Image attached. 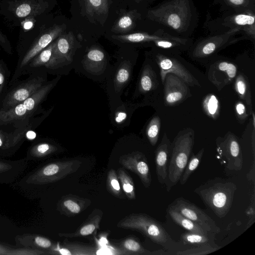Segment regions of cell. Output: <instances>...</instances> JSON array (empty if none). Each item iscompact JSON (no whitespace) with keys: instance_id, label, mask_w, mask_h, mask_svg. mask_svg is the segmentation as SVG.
Instances as JSON below:
<instances>
[{"instance_id":"45","label":"cell","mask_w":255,"mask_h":255,"mask_svg":"<svg viewBox=\"0 0 255 255\" xmlns=\"http://www.w3.org/2000/svg\"><path fill=\"white\" fill-rule=\"evenodd\" d=\"M246 214L248 216L249 220L246 226V229L249 228L255 222V189L253 193L251 202L246 210Z\"/></svg>"},{"instance_id":"34","label":"cell","mask_w":255,"mask_h":255,"mask_svg":"<svg viewBox=\"0 0 255 255\" xmlns=\"http://www.w3.org/2000/svg\"><path fill=\"white\" fill-rule=\"evenodd\" d=\"M158 86V81L155 73L149 66L143 70L139 81V88L142 92H147Z\"/></svg>"},{"instance_id":"31","label":"cell","mask_w":255,"mask_h":255,"mask_svg":"<svg viewBox=\"0 0 255 255\" xmlns=\"http://www.w3.org/2000/svg\"><path fill=\"white\" fill-rule=\"evenodd\" d=\"M117 175L122 190L126 196L129 200H134L135 187L132 178L123 168H119L117 170Z\"/></svg>"},{"instance_id":"52","label":"cell","mask_w":255,"mask_h":255,"mask_svg":"<svg viewBox=\"0 0 255 255\" xmlns=\"http://www.w3.org/2000/svg\"><path fill=\"white\" fill-rule=\"evenodd\" d=\"M141 0H135V1L136 2H140Z\"/></svg>"},{"instance_id":"36","label":"cell","mask_w":255,"mask_h":255,"mask_svg":"<svg viewBox=\"0 0 255 255\" xmlns=\"http://www.w3.org/2000/svg\"><path fill=\"white\" fill-rule=\"evenodd\" d=\"M106 188L108 191L114 197L123 199V190L115 170L110 169L107 174Z\"/></svg>"},{"instance_id":"1","label":"cell","mask_w":255,"mask_h":255,"mask_svg":"<svg viewBox=\"0 0 255 255\" xmlns=\"http://www.w3.org/2000/svg\"><path fill=\"white\" fill-rule=\"evenodd\" d=\"M118 228L140 232L154 243L161 246L169 255L186 249L180 242L174 241L161 223L145 213H132L120 220Z\"/></svg>"},{"instance_id":"18","label":"cell","mask_w":255,"mask_h":255,"mask_svg":"<svg viewBox=\"0 0 255 255\" xmlns=\"http://www.w3.org/2000/svg\"><path fill=\"white\" fill-rule=\"evenodd\" d=\"M91 204L90 199L73 194L63 196L57 204V210L61 214L70 217L78 215Z\"/></svg>"},{"instance_id":"5","label":"cell","mask_w":255,"mask_h":255,"mask_svg":"<svg viewBox=\"0 0 255 255\" xmlns=\"http://www.w3.org/2000/svg\"><path fill=\"white\" fill-rule=\"evenodd\" d=\"M191 16L188 0H170L147 12L150 20L179 32L185 31L189 27Z\"/></svg>"},{"instance_id":"46","label":"cell","mask_w":255,"mask_h":255,"mask_svg":"<svg viewBox=\"0 0 255 255\" xmlns=\"http://www.w3.org/2000/svg\"><path fill=\"white\" fill-rule=\"evenodd\" d=\"M129 77V72L128 69L123 67L118 71L116 75V82L119 85H122L128 81Z\"/></svg>"},{"instance_id":"17","label":"cell","mask_w":255,"mask_h":255,"mask_svg":"<svg viewBox=\"0 0 255 255\" xmlns=\"http://www.w3.org/2000/svg\"><path fill=\"white\" fill-rule=\"evenodd\" d=\"M171 142L166 133L155 151V171L158 182L165 184L167 180Z\"/></svg>"},{"instance_id":"30","label":"cell","mask_w":255,"mask_h":255,"mask_svg":"<svg viewBox=\"0 0 255 255\" xmlns=\"http://www.w3.org/2000/svg\"><path fill=\"white\" fill-rule=\"evenodd\" d=\"M57 147L49 142H40L31 146L27 152L29 159L40 158L55 152Z\"/></svg>"},{"instance_id":"19","label":"cell","mask_w":255,"mask_h":255,"mask_svg":"<svg viewBox=\"0 0 255 255\" xmlns=\"http://www.w3.org/2000/svg\"><path fill=\"white\" fill-rule=\"evenodd\" d=\"M254 9H247L227 17L223 25L232 28L238 27L253 40L255 37ZM231 28V29H232Z\"/></svg>"},{"instance_id":"32","label":"cell","mask_w":255,"mask_h":255,"mask_svg":"<svg viewBox=\"0 0 255 255\" xmlns=\"http://www.w3.org/2000/svg\"><path fill=\"white\" fill-rule=\"evenodd\" d=\"M204 152V148H202L196 154L193 153L191 155L185 168L179 179V183L184 185L188 180L191 174L195 171L200 165Z\"/></svg>"},{"instance_id":"37","label":"cell","mask_w":255,"mask_h":255,"mask_svg":"<svg viewBox=\"0 0 255 255\" xmlns=\"http://www.w3.org/2000/svg\"><path fill=\"white\" fill-rule=\"evenodd\" d=\"M105 61L104 53L100 49L93 48L89 50L86 56V65L87 69H96L102 65Z\"/></svg>"},{"instance_id":"4","label":"cell","mask_w":255,"mask_h":255,"mask_svg":"<svg viewBox=\"0 0 255 255\" xmlns=\"http://www.w3.org/2000/svg\"><path fill=\"white\" fill-rule=\"evenodd\" d=\"M195 132L190 128L180 130L171 143L167 180L165 185L169 192L175 185L192 153Z\"/></svg>"},{"instance_id":"15","label":"cell","mask_w":255,"mask_h":255,"mask_svg":"<svg viewBox=\"0 0 255 255\" xmlns=\"http://www.w3.org/2000/svg\"><path fill=\"white\" fill-rule=\"evenodd\" d=\"M119 162L123 167L136 174L145 188H148L151 183V175L147 159L140 151L122 155Z\"/></svg>"},{"instance_id":"41","label":"cell","mask_w":255,"mask_h":255,"mask_svg":"<svg viewBox=\"0 0 255 255\" xmlns=\"http://www.w3.org/2000/svg\"><path fill=\"white\" fill-rule=\"evenodd\" d=\"M42 8V6L38 5L36 6L29 2H23L18 5L15 9V13L19 17H25L33 14L38 12Z\"/></svg>"},{"instance_id":"23","label":"cell","mask_w":255,"mask_h":255,"mask_svg":"<svg viewBox=\"0 0 255 255\" xmlns=\"http://www.w3.org/2000/svg\"><path fill=\"white\" fill-rule=\"evenodd\" d=\"M15 240L17 244L24 247L45 250L48 252L54 250L57 246L49 239L38 235L25 234L17 236Z\"/></svg>"},{"instance_id":"14","label":"cell","mask_w":255,"mask_h":255,"mask_svg":"<svg viewBox=\"0 0 255 255\" xmlns=\"http://www.w3.org/2000/svg\"><path fill=\"white\" fill-rule=\"evenodd\" d=\"M163 84L164 103L167 106L177 105L191 96L188 85L173 74H167Z\"/></svg>"},{"instance_id":"27","label":"cell","mask_w":255,"mask_h":255,"mask_svg":"<svg viewBox=\"0 0 255 255\" xmlns=\"http://www.w3.org/2000/svg\"><path fill=\"white\" fill-rule=\"evenodd\" d=\"M53 47L54 41L30 61L23 71L22 75L30 74L39 68L44 66L50 59Z\"/></svg>"},{"instance_id":"26","label":"cell","mask_w":255,"mask_h":255,"mask_svg":"<svg viewBox=\"0 0 255 255\" xmlns=\"http://www.w3.org/2000/svg\"><path fill=\"white\" fill-rule=\"evenodd\" d=\"M167 212L176 224L186 229L188 232L204 235L211 233L204 230L198 225L168 206Z\"/></svg>"},{"instance_id":"50","label":"cell","mask_w":255,"mask_h":255,"mask_svg":"<svg viewBox=\"0 0 255 255\" xmlns=\"http://www.w3.org/2000/svg\"><path fill=\"white\" fill-rule=\"evenodd\" d=\"M36 133L32 130H29L26 132V137L28 139H33L36 137Z\"/></svg>"},{"instance_id":"39","label":"cell","mask_w":255,"mask_h":255,"mask_svg":"<svg viewBox=\"0 0 255 255\" xmlns=\"http://www.w3.org/2000/svg\"><path fill=\"white\" fill-rule=\"evenodd\" d=\"M47 254L42 250L32 249H12L0 244V255H39Z\"/></svg>"},{"instance_id":"8","label":"cell","mask_w":255,"mask_h":255,"mask_svg":"<svg viewBox=\"0 0 255 255\" xmlns=\"http://www.w3.org/2000/svg\"><path fill=\"white\" fill-rule=\"evenodd\" d=\"M82 162L78 159L57 161L46 164L27 179L28 183L44 184L60 180L76 172Z\"/></svg>"},{"instance_id":"43","label":"cell","mask_w":255,"mask_h":255,"mask_svg":"<svg viewBox=\"0 0 255 255\" xmlns=\"http://www.w3.org/2000/svg\"><path fill=\"white\" fill-rule=\"evenodd\" d=\"M8 70L6 65L0 62V97L7 90V83Z\"/></svg>"},{"instance_id":"47","label":"cell","mask_w":255,"mask_h":255,"mask_svg":"<svg viewBox=\"0 0 255 255\" xmlns=\"http://www.w3.org/2000/svg\"><path fill=\"white\" fill-rule=\"evenodd\" d=\"M0 45L8 53L11 54L12 50L10 44L6 36L0 31Z\"/></svg>"},{"instance_id":"33","label":"cell","mask_w":255,"mask_h":255,"mask_svg":"<svg viewBox=\"0 0 255 255\" xmlns=\"http://www.w3.org/2000/svg\"><path fill=\"white\" fill-rule=\"evenodd\" d=\"M86 13L91 16L108 13L110 5L109 0H84Z\"/></svg>"},{"instance_id":"11","label":"cell","mask_w":255,"mask_h":255,"mask_svg":"<svg viewBox=\"0 0 255 255\" xmlns=\"http://www.w3.org/2000/svg\"><path fill=\"white\" fill-rule=\"evenodd\" d=\"M155 61L159 67L162 84L167 74H172L183 80L188 86H200L198 81L177 59L165 53H157Z\"/></svg>"},{"instance_id":"20","label":"cell","mask_w":255,"mask_h":255,"mask_svg":"<svg viewBox=\"0 0 255 255\" xmlns=\"http://www.w3.org/2000/svg\"><path fill=\"white\" fill-rule=\"evenodd\" d=\"M35 123L12 130L0 129V150H12L19 146L26 138V132L36 126Z\"/></svg>"},{"instance_id":"2","label":"cell","mask_w":255,"mask_h":255,"mask_svg":"<svg viewBox=\"0 0 255 255\" xmlns=\"http://www.w3.org/2000/svg\"><path fill=\"white\" fill-rule=\"evenodd\" d=\"M56 83L55 80L46 83L23 102L5 110H0V129L12 130L36 122L34 117L41 103Z\"/></svg>"},{"instance_id":"21","label":"cell","mask_w":255,"mask_h":255,"mask_svg":"<svg viewBox=\"0 0 255 255\" xmlns=\"http://www.w3.org/2000/svg\"><path fill=\"white\" fill-rule=\"evenodd\" d=\"M103 216V211L96 208L75 231L73 233H59L58 235L61 237L72 238L92 235L100 228Z\"/></svg>"},{"instance_id":"25","label":"cell","mask_w":255,"mask_h":255,"mask_svg":"<svg viewBox=\"0 0 255 255\" xmlns=\"http://www.w3.org/2000/svg\"><path fill=\"white\" fill-rule=\"evenodd\" d=\"M95 248L89 246L80 245L64 242L60 247L58 245L56 249L48 252L50 255H96Z\"/></svg>"},{"instance_id":"38","label":"cell","mask_w":255,"mask_h":255,"mask_svg":"<svg viewBox=\"0 0 255 255\" xmlns=\"http://www.w3.org/2000/svg\"><path fill=\"white\" fill-rule=\"evenodd\" d=\"M161 127L160 119L154 117L149 123L146 130L147 137L150 144L154 146L157 142Z\"/></svg>"},{"instance_id":"48","label":"cell","mask_w":255,"mask_h":255,"mask_svg":"<svg viewBox=\"0 0 255 255\" xmlns=\"http://www.w3.org/2000/svg\"><path fill=\"white\" fill-rule=\"evenodd\" d=\"M12 168L11 165L5 162L0 161V173L7 171Z\"/></svg>"},{"instance_id":"7","label":"cell","mask_w":255,"mask_h":255,"mask_svg":"<svg viewBox=\"0 0 255 255\" xmlns=\"http://www.w3.org/2000/svg\"><path fill=\"white\" fill-rule=\"evenodd\" d=\"M217 158L227 174L240 171L243 166V156L237 137L229 132L216 140Z\"/></svg>"},{"instance_id":"16","label":"cell","mask_w":255,"mask_h":255,"mask_svg":"<svg viewBox=\"0 0 255 255\" xmlns=\"http://www.w3.org/2000/svg\"><path fill=\"white\" fill-rule=\"evenodd\" d=\"M237 68L233 63L220 60L210 65L208 72L209 81L217 88L222 90L235 79Z\"/></svg>"},{"instance_id":"49","label":"cell","mask_w":255,"mask_h":255,"mask_svg":"<svg viewBox=\"0 0 255 255\" xmlns=\"http://www.w3.org/2000/svg\"><path fill=\"white\" fill-rule=\"evenodd\" d=\"M127 118V114L125 112H118L116 116L115 120L117 123H121Z\"/></svg>"},{"instance_id":"6","label":"cell","mask_w":255,"mask_h":255,"mask_svg":"<svg viewBox=\"0 0 255 255\" xmlns=\"http://www.w3.org/2000/svg\"><path fill=\"white\" fill-rule=\"evenodd\" d=\"M46 83L45 78L37 70L25 80L17 81L0 97V110L9 109L23 102Z\"/></svg>"},{"instance_id":"22","label":"cell","mask_w":255,"mask_h":255,"mask_svg":"<svg viewBox=\"0 0 255 255\" xmlns=\"http://www.w3.org/2000/svg\"><path fill=\"white\" fill-rule=\"evenodd\" d=\"M118 249L126 255H169L168 252L162 250L154 251L148 250L142 246L137 239L133 237H129L122 240L119 243Z\"/></svg>"},{"instance_id":"29","label":"cell","mask_w":255,"mask_h":255,"mask_svg":"<svg viewBox=\"0 0 255 255\" xmlns=\"http://www.w3.org/2000/svg\"><path fill=\"white\" fill-rule=\"evenodd\" d=\"M235 90L239 97L249 106H252V96L248 78L243 74L235 78Z\"/></svg>"},{"instance_id":"3","label":"cell","mask_w":255,"mask_h":255,"mask_svg":"<svg viewBox=\"0 0 255 255\" xmlns=\"http://www.w3.org/2000/svg\"><path fill=\"white\" fill-rule=\"evenodd\" d=\"M237 189V185L233 182L215 177L200 185L194 192L218 217L222 218L231 208Z\"/></svg>"},{"instance_id":"12","label":"cell","mask_w":255,"mask_h":255,"mask_svg":"<svg viewBox=\"0 0 255 255\" xmlns=\"http://www.w3.org/2000/svg\"><path fill=\"white\" fill-rule=\"evenodd\" d=\"M74 36L72 32L61 34L54 41L51 56L44 67L55 70L69 64L72 61Z\"/></svg>"},{"instance_id":"35","label":"cell","mask_w":255,"mask_h":255,"mask_svg":"<svg viewBox=\"0 0 255 255\" xmlns=\"http://www.w3.org/2000/svg\"><path fill=\"white\" fill-rule=\"evenodd\" d=\"M203 111L210 118L217 119L220 114V105L217 97L213 94H209L204 98L202 102Z\"/></svg>"},{"instance_id":"51","label":"cell","mask_w":255,"mask_h":255,"mask_svg":"<svg viewBox=\"0 0 255 255\" xmlns=\"http://www.w3.org/2000/svg\"><path fill=\"white\" fill-rule=\"evenodd\" d=\"M251 114L252 115L253 125V127H254V128H255V116L254 112L253 111H252V114Z\"/></svg>"},{"instance_id":"28","label":"cell","mask_w":255,"mask_h":255,"mask_svg":"<svg viewBox=\"0 0 255 255\" xmlns=\"http://www.w3.org/2000/svg\"><path fill=\"white\" fill-rule=\"evenodd\" d=\"M139 16V14L135 10L123 15L112 26V31L117 33H124L131 31L134 28L135 21Z\"/></svg>"},{"instance_id":"13","label":"cell","mask_w":255,"mask_h":255,"mask_svg":"<svg viewBox=\"0 0 255 255\" xmlns=\"http://www.w3.org/2000/svg\"><path fill=\"white\" fill-rule=\"evenodd\" d=\"M241 31L240 28L230 29L217 35L210 36L198 42L193 49L192 56L195 59H203L211 56L233 41L234 36Z\"/></svg>"},{"instance_id":"24","label":"cell","mask_w":255,"mask_h":255,"mask_svg":"<svg viewBox=\"0 0 255 255\" xmlns=\"http://www.w3.org/2000/svg\"><path fill=\"white\" fill-rule=\"evenodd\" d=\"M215 234L211 233L207 235L195 233L190 232L182 234L180 237V242L185 246H200L209 245L220 249L215 243Z\"/></svg>"},{"instance_id":"40","label":"cell","mask_w":255,"mask_h":255,"mask_svg":"<svg viewBox=\"0 0 255 255\" xmlns=\"http://www.w3.org/2000/svg\"><path fill=\"white\" fill-rule=\"evenodd\" d=\"M219 248L209 245L197 246L196 248H189L185 250L178 251L175 255H206L214 252Z\"/></svg>"},{"instance_id":"9","label":"cell","mask_w":255,"mask_h":255,"mask_svg":"<svg viewBox=\"0 0 255 255\" xmlns=\"http://www.w3.org/2000/svg\"><path fill=\"white\" fill-rule=\"evenodd\" d=\"M65 25H56L40 35L27 51L19 58L15 72L8 84V88L18 81L22 73L30 61L42 50L59 36L65 29Z\"/></svg>"},{"instance_id":"10","label":"cell","mask_w":255,"mask_h":255,"mask_svg":"<svg viewBox=\"0 0 255 255\" xmlns=\"http://www.w3.org/2000/svg\"><path fill=\"white\" fill-rule=\"evenodd\" d=\"M168 207L177 211L207 232L215 234L221 232L220 228L216 222L203 210L183 197L176 198Z\"/></svg>"},{"instance_id":"44","label":"cell","mask_w":255,"mask_h":255,"mask_svg":"<svg viewBox=\"0 0 255 255\" xmlns=\"http://www.w3.org/2000/svg\"><path fill=\"white\" fill-rule=\"evenodd\" d=\"M236 115L239 122L244 123L248 118L246 106L241 101L237 102L235 106Z\"/></svg>"},{"instance_id":"42","label":"cell","mask_w":255,"mask_h":255,"mask_svg":"<svg viewBox=\"0 0 255 255\" xmlns=\"http://www.w3.org/2000/svg\"><path fill=\"white\" fill-rule=\"evenodd\" d=\"M228 6L239 12L247 9H254L255 0H224Z\"/></svg>"}]
</instances>
